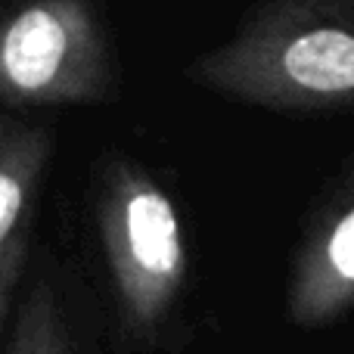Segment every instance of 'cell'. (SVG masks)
Masks as SVG:
<instances>
[{
    "label": "cell",
    "instance_id": "cell-5",
    "mask_svg": "<svg viewBox=\"0 0 354 354\" xmlns=\"http://www.w3.org/2000/svg\"><path fill=\"white\" fill-rule=\"evenodd\" d=\"M53 156V131L3 118L0 124V330L25 289L41 183Z\"/></svg>",
    "mask_w": 354,
    "mask_h": 354
},
{
    "label": "cell",
    "instance_id": "cell-4",
    "mask_svg": "<svg viewBox=\"0 0 354 354\" xmlns=\"http://www.w3.org/2000/svg\"><path fill=\"white\" fill-rule=\"evenodd\" d=\"M354 314V168L326 193L292 252L286 317L295 330L320 333Z\"/></svg>",
    "mask_w": 354,
    "mask_h": 354
},
{
    "label": "cell",
    "instance_id": "cell-2",
    "mask_svg": "<svg viewBox=\"0 0 354 354\" xmlns=\"http://www.w3.org/2000/svg\"><path fill=\"white\" fill-rule=\"evenodd\" d=\"M187 81L277 112L354 106V0H264Z\"/></svg>",
    "mask_w": 354,
    "mask_h": 354
},
{
    "label": "cell",
    "instance_id": "cell-1",
    "mask_svg": "<svg viewBox=\"0 0 354 354\" xmlns=\"http://www.w3.org/2000/svg\"><path fill=\"white\" fill-rule=\"evenodd\" d=\"M93 227L109 295L115 354H180L187 320V239L171 193L143 165L112 159L93 189Z\"/></svg>",
    "mask_w": 354,
    "mask_h": 354
},
{
    "label": "cell",
    "instance_id": "cell-6",
    "mask_svg": "<svg viewBox=\"0 0 354 354\" xmlns=\"http://www.w3.org/2000/svg\"><path fill=\"white\" fill-rule=\"evenodd\" d=\"M3 354H78V333L56 274L44 264L3 326Z\"/></svg>",
    "mask_w": 354,
    "mask_h": 354
},
{
    "label": "cell",
    "instance_id": "cell-3",
    "mask_svg": "<svg viewBox=\"0 0 354 354\" xmlns=\"http://www.w3.org/2000/svg\"><path fill=\"white\" fill-rule=\"evenodd\" d=\"M115 91L109 37L91 0H25L0 37L6 109L103 103Z\"/></svg>",
    "mask_w": 354,
    "mask_h": 354
}]
</instances>
